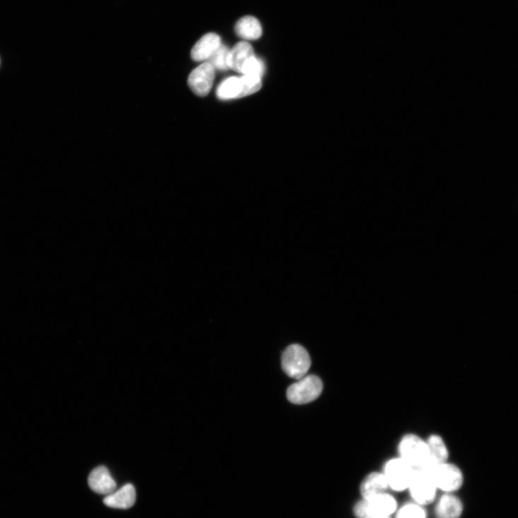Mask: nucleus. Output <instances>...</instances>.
<instances>
[{"label": "nucleus", "mask_w": 518, "mask_h": 518, "mask_svg": "<svg viewBox=\"0 0 518 518\" xmlns=\"http://www.w3.org/2000/svg\"><path fill=\"white\" fill-rule=\"evenodd\" d=\"M396 510L395 499L385 493L358 502L354 506L353 512L357 518H371L389 517Z\"/></svg>", "instance_id": "4"}, {"label": "nucleus", "mask_w": 518, "mask_h": 518, "mask_svg": "<svg viewBox=\"0 0 518 518\" xmlns=\"http://www.w3.org/2000/svg\"><path fill=\"white\" fill-rule=\"evenodd\" d=\"M396 518H426V512L422 505L409 503L398 510Z\"/></svg>", "instance_id": "19"}, {"label": "nucleus", "mask_w": 518, "mask_h": 518, "mask_svg": "<svg viewBox=\"0 0 518 518\" xmlns=\"http://www.w3.org/2000/svg\"><path fill=\"white\" fill-rule=\"evenodd\" d=\"M229 49L227 47L222 45L213 54V55L208 60L213 68L220 71H225L229 69L228 65V57Z\"/></svg>", "instance_id": "20"}, {"label": "nucleus", "mask_w": 518, "mask_h": 518, "mask_svg": "<svg viewBox=\"0 0 518 518\" xmlns=\"http://www.w3.org/2000/svg\"><path fill=\"white\" fill-rule=\"evenodd\" d=\"M264 70L265 67L262 61L254 56L245 64L242 73L245 75H254L261 78Z\"/></svg>", "instance_id": "21"}, {"label": "nucleus", "mask_w": 518, "mask_h": 518, "mask_svg": "<svg viewBox=\"0 0 518 518\" xmlns=\"http://www.w3.org/2000/svg\"><path fill=\"white\" fill-rule=\"evenodd\" d=\"M282 367L290 377L300 379L305 377L311 367L310 356L302 346L291 345L283 354Z\"/></svg>", "instance_id": "3"}, {"label": "nucleus", "mask_w": 518, "mask_h": 518, "mask_svg": "<svg viewBox=\"0 0 518 518\" xmlns=\"http://www.w3.org/2000/svg\"><path fill=\"white\" fill-rule=\"evenodd\" d=\"M400 457L414 469L425 468L429 462V451L426 442L414 434L403 437L398 447Z\"/></svg>", "instance_id": "1"}, {"label": "nucleus", "mask_w": 518, "mask_h": 518, "mask_svg": "<svg viewBox=\"0 0 518 518\" xmlns=\"http://www.w3.org/2000/svg\"><path fill=\"white\" fill-rule=\"evenodd\" d=\"M221 46L220 37L215 33L204 35L191 51V57L194 61L208 60Z\"/></svg>", "instance_id": "9"}, {"label": "nucleus", "mask_w": 518, "mask_h": 518, "mask_svg": "<svg viewBox=\"0 0 518 518\" xmlns=\"http://www.w3.org/2000/svg\"><path fill=\"white\" fill-rule=\"evenodd\" d=\"M240 78L242 82V93L239 98L253 95L261 88V79L258 76L245 75Z\"/></svg>", "instance_id": "18"}, {"label": "nucleus", "mask_w": 518, "mask_h": 518, "mask_svg": "<svg viewBox=\"0 0 518 518\" xmlns=\"http://www.w3.org/2000/svg\"><path fill=\"white\" fill-rule=\"evenodd\" d=\"M323 382L315 375H308L299 379L288 389V401L295 405L307 404L317 400L323 392Z\"/></svg>", "instance_id": "2"}, {"label": "nucleus", "mask_w": 518, "mask_h": 518, "mask_svg": "<svg viewBox=\"0 0 518 518\" xmlns=\"http://www.w3.org/2000/svg\"><path fill=\"white\" fill-rule=\"evenodd\" d=\"M462 512L461 501L451 493L444 495L435 507L437 518H460Z\"/></svg>", "instance_id": "14"}, {"label": "nucleus", "mask_w": 518, "mask_h": 518, "mask_svg": "<svg viewBox=\"0 0 518 518\" xmlns=\"http://www.w3.org/2000/svg\"><path fill=\"white\" fill-rule=\"evenodd\" d=\"M429 451V462L425 469H431L437 465L447 462L448 449L440 435H432L426 442Z\"/></svg>", "instance_id": "12"}, {"label": "nucleus", "mask_w": 518, "mask_h": 518, "mask_svg": "<svg viewBox=\"0 0 518 518\" xmlns=\"http://www.w3.org/2000/svg\"><path fill=\"white\" fill-rule=\"evenodd\" d=\"M408 490L416 503L423 506L435 500L437 488L429 470L415 469Z\"/></svg>", "instance_id": "5"}, {"label": "nucleus", "mask_w": 518, "mask_h": 518, "mask_svg": "<svg viewBox=\"0 0 518 518\" xmlns=\"http://www.w3.org/2000/svg\"><path fill=\"white\" fill-rule=\"evenodd\" d=\"M215 79V69L208 62L194 69L189 76L188 86L199 97L207 96L211 90Z\"/></svg>", "instance_id": "8"}, {"label": "nucleus", "mask_w": 518, "mask_h": 518, "mask_svg": "<svg viewBox=\"0 0 518 518\" xmlns=\"http://www.w3.org/2000/svg\"><path fill=\"white\" fill-rule=\"evenodd\" d=\"M427 470L430 471L437 488L447 493L457 491L463 485L462 472L454 464L446 462Z\"/></svg>", "instance_id": "7"}, {"label": "nucleus", "mask_w": 518, "mask_h": 518, "mask_svg": "<svg viewBox=\"0 0 518 518\" xmlns=\"http://www.w3.org/2000/svg\"><path fill=\"white\" fill-rule=\"evenodd\" d=\"M237 36L247 40L255 41L262 35V27L257 18L253 16H245L239 20L235 26Z\"/></svg>", "instance_id": "16"}, {"label": "nucleus", "mask_w": 518, "mask_h": 518, "mask_svg": "<svg viewBox=\"0 0 518 518\" xmlns=\"http://www.w3.org/2000/svg\"><path fill=\"white\" fill-rule=\"evenodd\" d=\"M389 485L384 473L373 472L369 474L363 481L360 491L364 500L385 493Z\"/></svg>", "instance_id": "15"}, {"label": "nucleus", "mask_w": 518, "mask_h": 518, "mask_svg": "<svg viewBox=\"0 0 518 518\" xmlns=\"http://www.w3.org/2000/svg\"><path fill=\"white\" fill-rule=\"evenodd\" d=\"M254 49L247 42L237 43L230 52L228 57L229 69L242 73L245 64L254 57Z\"/></svg>", "instance_id": "13"}, {"label": "nucleus", "mask_w": 518, "mask_h": 518, "mask_svg": "<svg viewBox=\"0 0 518 518\" xmlns=\"http://www.w3.org/2000/svg\"><path fill=\"white\" fill-rule=\"evenodd\" d=\"M415 469L405 460L392 459L387 462L384 469L389 488L396 492L408 489Z\"/></svg>", "instance_id": "6"}, {"label": "nucleus", "mask_w": 518, "mask_h": 518, "mask_svg": "<svg viewBox=\"0 0 518 518\" xmlns=\"http://www.w3.org/2000/svg\"><path fill=\"white\" fill-rule=\"evenodd\" d=\"M371 518H390L389 517H374Z\"/></svg>", "instance_id": "22"}, {"label": "nucleus", "mask_w": 518, "mask_h": 518, "mask_svg": "<svg viewBox=\"0 0 518 518\" xmlns=\"http://www.w3.org/2000/svg\"><path fill=\"white\" fill-rule=\"evenodd\" d=\"M89 486L93 491L108 495L114 493L117 485L108 469L103 466L95 469L90 474Z\"/></svg>", "instance_id": "10"}, {"label": "nucleus", "mask_w": 518, "mask_h": 518, "mask_svg": "<svg viewBox=\"0 0 518 518\" xmlns=\"http://www.w3.org/2000/svg\"><path fill=\"white\" fill-rule=\"evenodd\" d=\"M136 493L134 485H126L122 489L108 495L103 500L107 507L117 509H129L134 506Z\"/></svg>", "instance_id": "11"}, {"label": "nucleus", "mask_w": 518, "mask_h": 518, "mask_svg": "<svg viewBox=\"0 0 518 518\" xmlns=\"http://www.w3.org/2000/svg\"><path fill=\"white\" fill-rule=\"evenodd\" d=\"M242 93V82L240 78L230 77L225 79L218 88L217 96L223 100L237 99Z\"/></svg>", "instance_id": "17"}]
</instances>
